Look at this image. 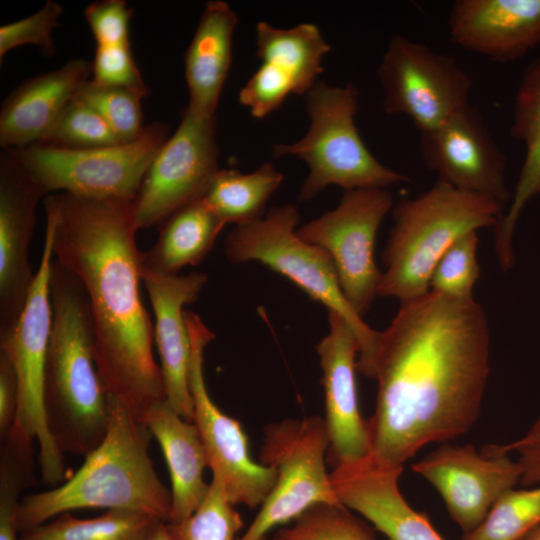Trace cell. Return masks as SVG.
Listing matches in <instances>:
<instances>
[{"instance_id": "cell-1", "label": "cell", "mask_w": 540, "mask_h": 540, "mask_svg": "<svg viewBox=\"0 0 540 540\" xmlns=\"http://www.w3.org/2000/svg\"><path fill=\"white\" fill-rule=\"evenodd\" d=\"M490 325L473 298L433 291L400 303L374 357L378 383L366 420L371 456L403 466L424 446L468 432L490 373Z\"/></svg>"}, {"instance_id": "cell-2", "label": "cell", "mask_w": 540, "mask_h": 540, "mask_svg": "<svg viewBox=\"0 0 540 540\" xmlns=\"http://www.w3.org/2000/svg\"><path fill=\"white\" fill-rule=\"evenodd\" d=\"M54 258L80 281L108 393L138 418L165 400L154 326L141 295L132 201L55 193L44 201Z\"/></svg>"}, {"instance_id": "cell-3", "label": "cell", "mask_w": 540, "mask_h": 540, "mask_svg": "<svg viewBox=\"0 0 540 540\" xmlns=\"http://www.w3.org/2000/svg\"><path fill=\"white\" fill-rule=\"evenodd\" d=\"M50 295L52 325L44 382L48 426L62 452L86 456L107 432L111 396L95 361L85 291L55 258Z\"/></svg>"}, {"instance_id": "cell-4", "label": "cell", "mask_w": 540, "mask_h": 540, "mask_svg": "<svg viewBox=\"0 0 540 540\" xmlns=\"http://www.w3.org/2000/svg\"><path fill=\"white\" fill-rule=\"evenodd\" d=\"M151 437L146 425L111 396L103 440L66 482L20 500L19 532L82 508L127 509L169 523L171 492L155 470Z\"/></svg>"}, {"instance_id": "cell-5", "label": "cell", "mask_w": 540, "mask_h": 540, "mask_svg": "<svg viewBox=\"0 0 540 540\" xmlns=\"http://www.w3.org/2000/svg\"><path fill=\"white\" fill-rule=\"evenodd\" d=\"M504 206L440 180L422 194L399 201L382 254L385 270L378 296L402 303L427 294L434 268L447 249L470 232L495 228Z\"/></svg>"}, {"instance_id": "cell-6", "label": "cell", "mask_w": 540, "mask_h": 540, "mask_svg": "<svg viewBox=\"0 0 540 540\" xmlns=\"http://www.w3.org/2000/svg\"><path fill=\"white\" fill-rule=\"evenodd\" d=\"M300 214L293 204L273 208L261 219L236 226L224 242L232 263L260 262L283 275L312 300L343 317L358 344L357 370L372 378L380 331L372 329L351 307L340 287L331 257L296 233Z\"/></svg>"}, {"instance_id": "cell-7", "label": "cell", "mask_w": 540, "mask_h": 540, "mask_svg": "<svg viewBox=\"0 0 540 540\" xmlns=\"http://www.w3.org/2000/svg\"><path fill=\"white\" fill-rule=\"evenodd\" d=\"M358 95L353 84L338 87L317 82L306 94L307 133L294 143L274 146V157L296 156L309 167L300 200L313 199L329 185L348 191L387 189L410 181L379 162L364 144L354 120Z\"/></svg>"}, {"instance_id": "cell-8", "label": "cell", "mask_w": 540, "mask_h": 540, "mask_svg": "<svg viewBox=\"0 0 540 540\" xmlns=\"http://www.w3.org/2000/svg\"><path fill=\"white\" fill-rule=\"evenodd\" d=\"M53 258L52 231L46 225L40 262L25 306L14 326L0 333V353L12 364L18 385L15 421L2 441L31 451L36 440L42 480L55 487L65 478V465L63 452L50 432L44 404L46 357L52 325L50 276Z\"/></svg>"}, {"instance_id": "cell-9", "label": "cell", "mask_w": 540, "mask_h": 540, "mask_svg": "<svg viewBox=\"0 0 540 540\" xmlns=\"http://www.w3.org/2000/svg\"><path fill=\"white\" fill-rule=\"evenodd\" d=\"M168 127L152 123L133 141L111 146L69 149L47 143L4 150L44 190L133 201Z\"/></svg>"}, {"instance_id": "cell-10", "label": "cell", "mask_w": 540, "mask_h": 540, "mask_svg": "<svg viewBox=\"0 0 540 540\" xmlns=\"http://www.w3.org/2000/svg\"><path fill=\"white\" fill-rule=\"evenodd\" d=\"M329 439L324 419H284L264 428L260 463L276 471L274 487L237 540H263L309 507L339 502L326 470Z\"/></svg>"}, {"instance_id": "cell-11", "label": "cell", "mask_w": 540, "mask_h": 540, "mask_svg": "<svg viewBox=\"0 0 540 540\" xmlns=\"http://www.w3.org/2000/svg\"><path fill=\"white\" fill-rule=\"evenodd\" d=\"M185 321L191 344L188 381L194 410L192 422L203 444L208 468L234 506L256 508L274 487L276 471L251 459L248 438L240 422L223 413L208 393L204 352L214 333L194 312L185 310Z\"/></svg>"}, {"instance_id": "cell-12", "label": "cell", "mask_w": 540, "mask_h": 540, "mask_svg": "<svg viewBox=\"0 0 540 540\" xmlns=\"http://www.w3.org/2000/svg\"><path fill=\"white\" fill-rule=\"evenodd\" d=\"M377 77L384 111L407 116L419 133L470 105L472 81L456 60L402 35L388 43Z\"/></svg>"}, {"instance_id": "cell-13", "label": "cell", "mask_w": 540, "mask_h": 540, "mask_svg": "<svg viewBox=\"0 0 540 540\" xmlns=\"http://www.w3.org/2000/svg\"><path fill=\"white\" fill-rule=\"evenodd\" d=\"M392 206L386 188L348 190L333 210L296 229L300 239L331 257L345 298L362 318L378 296L382 272L374 257L375 242Z\"/></svg>"}, {"instance_id": "cell-14", "label": "cell", "mask_w": 540, "mask_h": 540, "mask_svg": "<svg viewBox=\"0 0 540 540\" xmlns=\"http://www.w3.org/2000/svg\"><path fill=\"white\" fill-rule=\"evenodd\" d=\"M219 169L216 116L189 108L154 156L132 201L138 230L159 225L186 204L201 198Z\"/></svg>"}, {"instance_id": "cell-15", "label": "cell", "mask_w": 540, "mask_h": 540, "mask_svg": "<svg viewBox=\"0 0 540 540\" xmlns=\"http://www.w3.org/2000/svg\"><path fill=\"white\" fill-rule=\"evenodd\" d=\"M412 470L438 491L463 534L477 528L522 476L520 464L508 454L479 453L471 444L443 445L414 463Z\"/></svg>"}, {"instance_id": "cell-16", "label": "cell", "mask_w": 540, "mask_h": 540, "mask_svg": "<svg viewBox=\"0 0 540 540\" xmlns=\"http://www.w3.org/2000/svg\"><path fill=\"white\" fill-rule=\"evenodd\" d=\"M419 150L438 180L503 205L510 199L505 155L471 105L436 129L419 133Z\"/></svg>"}, {"instance_id": "cell-17", "label": "cell", "mask_w": 540, "mask_h": 540, "mask_svg": "<svg viewBox=\"0 0 540 540\" xmlns=\"http://www.w3.org/2000/svg\"><path fill=\"white\" fill-rule=\"evenodd\" d=\"M329 332L316 346L322 369L328 461L337 465L371 456L367 421L362 418L356 386L357 338L347 321L328 312Z\"/></svg>"}, {"instance_id": "cell-18", "label": "cell", "mask_w": 540, "mask_h": 540, "mask_svg": "<svg viewBox=\"0 0 540 540\" xmlns=\"http://www.w3.org/2000/svg\"><path fill=\"white\" fill-rule=\"evenodd\" d=\"M44 190L6 151L0 158V333L19 319L35 273L29 247Z\"/></svg>"}, {"instance_id": "cell-19", "label": "cell", "mask_w": 540, "mask_h": 540, "mask_svg": "<svg viewBox=\"0 0 540 540\" xmlns=\"http://www.w3.org/2000/svg\"><path fill=\"white\" fill-rule=\"evenodd\" d=\"M143 285L155 317L156 342L165 400L182 418L193 421L188 373L191 344L184 307L194 303L205 287L203 272L163 275L142 269Z\"/></svg>"}, {"instance_id": "cell-20", "label": "cell", "mask_w": 540, "mask_h": 540, "mask_svg": "<svg viewBox=\"0 0 540 540\" xmlns=\"http://www.w3.org/2000/svg\"><path fill=\"white\" fill-rule=\"evenodd\" d=\"M402 471L403 466L383 465L369 456L335 466L330 478L339 502L389 540H445L404 499L399 489Z\"/></svg>"}, {"instance_id": "cell-21", "label": "cell", "mask_w": 540, "mask_h": 540, "mask_svg": "<svg viewBox=\"0 0 540 540\" xmlns=\"http://www.w3.org/2000/svg\"><path fill=\"white\" fill-rule=\"evenodd\" d=\"M448 31L465 50L495 62L515 61L540 44V0H457Z\"/></svg>"}, {"instance_id": "cell-22", "label": "cell", "mask_w": 540, "mask_h": 540, "mask_svg": "<svg viewBox=\"0 0 540 540\" xmlns=\"http://www.w3.org/2000/svg\"><path fill=\"white\" fill-rule=\"evenodd\" d=\"M91 62L75 58L31 77L3 101L0 144L13 150L43 142L81 86L91 78Z\"/></svg>"}, {"instance_id": "cell-23", "label": "cell", "mask_w": 540, "mask_h": 540, "mask_svg": "<svg viewBox=\"0 0 540 540\" xmlns=\"http://www.w3.org/2000/svg\"><path fill=\"white\" fill-rule=\"evenodd\" d=\"M139 419L163 452L171 482L169 523H179L194 513L209 489L203 475L208 467L207 458L198 430L166 400L152 405Z\"/></svg>"}, {"instance_id": "cell-24", "label": "cell", "mask_w": 540, "mask_h": 540, "mask_svg": "<svg viewBox=\"0 0 540 540\" xmlns=\"http://www.w3.org/2000/svg\"><path fill=\"white\" fill-rule=\"evenodd\" d=\"M238 17L224 1H208L185 53V78L189 108L204 117H215L228 75L232 37Z\"/></svg>"}, {"instance_id": "cell-25", "label": "cell", "mask_w": 540, "mask_h": 540, "mask_svg": "<svg viewBox=\"0 0 540 540\" xmlns=\"http://www.w3.org/2000/svg\"><path fill=\"white\" fill-rule=\"evenodd\" d=\"M511 135L525 150L509 209L494 228V248L502 269L514 262L513 233L525 204L540 194V56L525 69L513 104Z\"/></svg>"}, {"instance_id": "cell-26", "label": "cell", "mask_w": 540, "mask_h": 540, "mask_svg": "<svg viewBox=\"0 0 540 540\" xmlns=\"http://www.w3.org/2000/svg\"><path fill=\"white\" fill-rule=\"evenodd\" d=\"M154 245L142 252V269L175 275L200 263L213 248L225 224L202 198L181 207L159 224Z\"/></svg>"}, {"instance_id": "cell-27", "label": "cell", "mask_w": 540, "mask_h": 540, "mask_svg": "<svg viewBox=\"0 0 540 540\" xmlns=\"http://www.w3.org/2000/svg\"><path fill=\"white\" fill-rule=\"evenodd\" d=\"M257 56L288 79L295 95L307 94L323 72V57L330 46L319 28L302 23L288 29L260 21L256 26Z\"/></svg>"}, {"instance_id": "cell-28", "label": "cell", "mask_w": 540, "mask_h": 540, "mask_svg": "<svg viewBox=\"0 0 540 540\" xmlns=\"http://www.w3.org/2000/svg\"><path fill=\"white\" fill-rule=\"evenodd\" d=\"M283 182V175L271 164L241 173L218 169L201 197L226 225L249 224L264 217L272 194Z\"/></svg>"}, {"instance_id": "cell-29", "label": "cell", "mask_w": 540, "mask_h": 540, "mask_svg": "<svg viewBox=\"0 0 540 540\" xmlns=\"http://www.w3.org/2000/svg\"><path fill=\"white\" fill-rule=\"evenodd\" d=\"M157 521L161 520L127 509H109L90 519L65 512L21 532L19 540H145Z\"/></svg>"}, {"instance_id": "cell-30", "label": "cell", "mask_w": 540, "mask_h": 540, "mask_svg": "<svg viewBox=\"0 0 540 540\" xmlns=\"http://www.w3.org/2000/svg\"><path fill=\"white\" fill-rule=\"evenodd\" d=\"M272 540H378L374 530L340 502L315 504L288 526L278 529Z\"/></svg>"}, {"instance_id": "cell-31", "label": "cell", "mask_w": 540, "mask_h": 540, "mask_svg": "<svg viewBox=\"0 0 540 540\" xmlns=\"http://www.w3.org/2000/svg\"><path fill=\"white\" fill-rule=\"evenodd\" d=\"M540 525V486L503 493L484 521L461 540H521Z\"/></svg>"}, {"instance_id": "cell-32", "label": "cell", "mask_w": 540, "mask_h": 540, "mask_svg": "<svg viewBox=\"0 0 540 540\" xmlns=\"http://www.w3.org/2000/svg\"><path fill=\"white\" fill-rule=\"evenodd\" d=\"M243 524L222 484L212 477L208 492L194 513L179 523H168V528L172 540H234Z\"/></svg>"}, {"instance_id": "cell-33", "label": "cell", "mask_w": 540, "mask_h": 540, "mask_svg": "<svg viewBox=\"0 0 540 540\" xmlns=\"http://www.w3.org/2000/svg\"><path fill=\"white\" fill-rule=\"evenodd\" d=\"M75 97L95 110L121 142L135 140L144 130L141 100L145 96L141 93L102 86L90 78Z\"/></svg>"}, {"instance_id": "cell-34", "label": "cell", "mask_w": 540, "mask_h": 540, "mask_svg": "<svg viewBox=\"0 0 540 540\" xmlns=\"http://www.w3.org/2000/svg\"><path fill=\"white\" fill-rule=\"evenodd\" d=\"M477 247L476 231L456 240L436 264L430 291L458 299L473 298V289L481 272Z\"/></svg>"}, {"instance_id": "cell-35", "label": "cell", "mask_w": 540, "mask_h": 540, "mask_svg": "<svg viewBox=\"0 0 540 540\" xmlns=\"http://www.w3.org/2000/svg\"><path fill=\"white\" fill-rule=\"evenodd\" d=\"M42 143L69 149H88L124 142L95 110L74 97Z\"/></svg>"}, {"instance_id": "cell-36", "label": "cell", "mask_w": 540, "mask_h": 540, "mask_svg": "<svg viewBox=\"0 0 540 540\" xmlns=\"http://www.w3.org/2000/svg\"><path fill=\"white\" fill-rule=\"evenodd\" d=\"M61 4L47 0L33 14L0 27V59L12 49L23 45L38 46L44 54H53L54 30L60 25Z\"/></svg>"}, {"instance_id": "cell-37", "label": "cell", "mask_w": 540, "mask_h": 540, "mask_svg": "<svg viewBox=\"0 0 540 540\" xmlns=\"http://www.w3.org/2000/svg\"><path fill=\"white\" fill-rule=\"evenodd\" d=\"M0 468V540H19V493L28 478L31 456L10 447L2 448Z\"/></svg>"}, {"instance_id": "cell-38", "label": "cell", "mask_w": 540, "mask_h": 540, "mask_svg": "<svg viewBox=\"0 0 540 540\" xmlns=\"http://www.w3.org/2000/svg\"><path fill=\"white\" fill-rule=\"evenodd\" d=\"M91 66V80L94 83L129 89L146 96L148 89L135 62L130 45H96Z\"/></svg>"}, {"instance_id": "cell-39", "label": "cell", "mask_w": 540, "mask_h": 540, "mask_svg": "<svg viewBox=\"0 0 540 540\" xmlns=\"http://www.w3.org/2000/svg\"><path fill=\"white\" fill-rule=\"evenodd\" d=\"M294 94L291 83L268 65L261 64L239 92V101L250 114L264 118Z\"/></svg>"}, {"instance_id": "cell-40", "label": "cell", "mask_w": 540, "mask_h": 540, "mask_svg": "<svg viewBox=\"0 0 540 540\" xmlns=\"http://www.w3.org/2000/svg\"><path fill=\"white\" fill-rule=\"evenodd\" d=\"M133 11L124 0H102L90 3L84 16L96 45H130L129 26Z\"/></svg>"}, {"instance_id": "cell-41", "label": "cell", "mask_w": 540, "mask_h": 540, "mask_svg": "<svg viewBox=\"0 0 540 540\" xmlns=\"http://www.w3.org/2000/svg\"><path fill=\"white\" fill-rule=\"evenodd\" d=\"M484 450L498 454L518 453L517 461L522 469L520 483L526 486L540 483V417L520 439L505 445L487 446Z\"/></svg>"}, {"instance_id": "cell-42", "label": "cell", "mask_w": 540, "mask_h": 540, "mask_svg": "<svg viewBox=\"0 0 540 540\" xmlns=\"http://www.w3.org/2000/svg\"><path fill=\"white\" fill-rule=\"evenodd\" d=\"M18 406V385L12 364L0 353V434L4 439L13 427Z\"/></svg>"}, {"instance_id": "cell-43", "label": "cell", "mask_w": 540, "mask_h": 540, "mask_svg": "<svg viewBox=\"0 0 540 540\" xmlns=\"http://www.w3.org/2000/svg\"><path fill=\"white\" fill-rule=\"evenodd\" d=\"M145 540H172L168 522L157 521L151 528Z\"/></svg>"}, {"instance_id": "cell-44", "label": "cell", "mask_w": 540, "mask_h": 540, "mask_svg": "<svg viewBox=\"0 0 540 540\" xmlns=\"http://www.w3.org/2000/svg\"><path fill=\"white\" fill-rule=\"evenodd\" d=\"M521 540H540V525L523 537Z\"/></svg>"}, {"instance_id": "cell-45", "label": "cell", "mask_w": 540, "mask_h": 540, "mask_svg": "<svg viewBox=\"0 0 540 540\" xmlns=\"http://www.w3.org/2000/svg\"><path fill=\"white\" fill-rule=\"evenodd\" d=\"M263 540H272V539H269V538L266 537V538H264Z\"/></svg>"}]
</instances>
